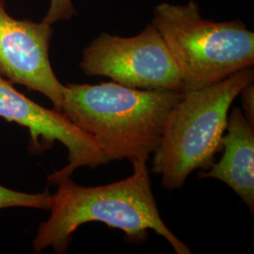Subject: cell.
I'll list each match as a JSON object with an SVG mask.
<instances>
[{"instance_id": "obj_1", "label": "cell", "mask_w": 254, "mask_h": 254, "mask_svg": "<svg viewBox=\"0 0 254 254\" xmlns=\"http://www.w3.org/2000/svg\"><path fill=\"white\" fill-rule=\"evenodd\" d=\"M132 164L131 176L104 186L81 187L71 178L60 182L51 196L50 217L40 224L33 240L34 253L53 248L56 254H65L78 228L88 222H102L123 231L129 241L136 243L145 241L152 230L163 236L176 254H192L160 217L146 161Z\"/></svg>"}, {"instance_id": "obj_10", "label": "cell", "mask_w": 254, "mask_h": 254, "mask_svg": "<svg viewBox=\"0 0 254 254\" xmlns=\"http://www.w3.org/2000/svg\"><path fill=\"white\" fill-rule=\"evenodd\" d=\"M74 13L71 0H51L50 7L43 20L48 24H53L59 20L70 19Z\"/></svg>"}, {"instance_id": "obj_8", "label": "cell", "mask_w": 254, "mask_h": 254, "mask_svg": "<svg viewBox=\"0 0 254 254\" xmlns=\"http://www.w3.org/2000/svg\"><path fill=\"white\" fill-rule=\"evenodd\" d=\"M227 133L221 138L223 155L217 163L199 173L200 179L213 178L226 184L254 212V127L242 109L234 108L228 115Z\"/></svg>"}, {"instance_id": "obj_4", "label": "cell", "mask_w": 254, "mask_h": 254, "mask_svg": "<svg viewBox=\"0 0 254 254\" xmlns=\"http://www.w3.org/2000/svg\"><path fill=\"white\" fill-rule=\"evenodd\" d=\"M152 24L180 70L183 92L213 85L254 66V32L239 20L218 23L202 18L194 0L186 5L156 6Z\"/></svg>"}, {"instance_id": "obj_9", "label": "cell", "mask_w": 254, "mask_h": 254, "mask_svg": "<svg viewBox=\"0 0 254 254\" xmlns=\"http://www.w3.org/2000/svg\"><path fill=\"white\" fill-rule=\"evenodd\" d=\"M51 195L46 191L44 193H24L12 190L0 186V209L9 207L50 209Z\"/></svg>"}, {"instance_id": "obj_2", "label": "cell", "mask_w": 254, "mask_h": 254, "mask_svg": "<svg viewBox=\"0 0 254 254\" xmlns=\"http://www.w3.org/2000/svg\"><path fill=\"white\" fill-rule=\"evenodd\" d=\"M183 92L139 90L116 82L64 85L62 112L91 135L109 161L147 160Z\"/></svg>"}, {"instance_id": "obj_6", "label": "cell", "mask_w": 254, "mask_h": 254, "mask_svg": "<svg viewBox=\"0 0 254 254\" xmlns=\"http://www.w3.org/2000/svg\"><path fill=\"white\" fill-rule=\"evenodd\" d=\"M0 117L27 128L30 136L29 151L32 154L46 152L57 141L66 147L68 164L47 177L54 186L71 178L79 168L94 169L110 162L95 139L76 127L62 111L38 105L16 91L1 75Z\"/></svg>"}, {"instance_id": "obj_7", "label": "cell", "mask_w": 254, "mask_h": 254, "mask_svg": "<svg viewBox=\"0 0 254 254\" xmlns=\"http://www.w3.org/2000/svg\"><path fill=\"white\" fill-rule=\"evenodd\" d=\"M53 29L45 21L34 23L10 17L0 0V75L10 83L36 91L62 111L64 85L57 78L49 61Z\"/></svg>"}, {"instance_id": "obj_5", "label": "cell", "mask_w": 254, "mask_h": 254, "mask_svg": "<svg viewBox=\"0 0 254 254\" xmlns=\"http://www.w3.org/2000/svg\"><path fill=\"white\" fill-rule=\"evenodd\" d=\"M80 68L88 76H107L129 88L184 90L180 70L153 24L134 37L103 32L84 49Z\"/></svg>"}, {"instance_id": "obj_11", "label": "cell", "mask_w": 254, "mask_h": 254, "mask_svg": "<svg viewBox=\"0 0 254 254\" xmlns=\"http://www.w3.org/2000/svg\"><path fill=\"white\" fill-rule=\"evenodd\" d=\"M242 100V111L247 121L254 127V85L248 84L239 93Z\"/></svg>"}, {"instance_id": "obj_3", "label": "cell", "mask_w": 254, "mask_h": 254, "mask_svg": "<svg viewBox=\"0 0 254 254\" xmlns=\"http://www.w3.org/2000/svg\"><path fill=\"white\" fill-rule=\"evenodd\" d=\"M254 80L253 67L199 90L183 92L153 156L152 172L167 190H179L196 170H207L221 147L229 109Z\"/></svg>"}]
</instances>
